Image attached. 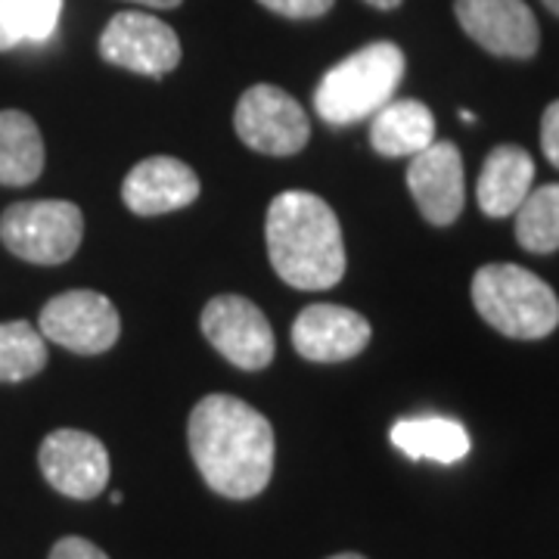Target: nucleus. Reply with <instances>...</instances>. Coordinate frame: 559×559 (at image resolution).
Wrapping results in <instances>:
<instances>
[{"label":"nucleus","mask_w":559,"mask_h":559,"mask_svg":"<svg viewBox=\"0 0 559 559\" xmlns=\"http://www.w3.org/2000/svg\"><path fill=\"white\" fill-rule=\"evenodd\" d=\"M190 454L212 491L249 500L274 476V426L234 395H205L187 426Z\"/></svg>","instance_id":"nucleus-1"},{"label":"nucleus","mask_w":559,"mask_h":559,"mask_svg":"<svg viewBox=\"0 0 559 559\" xmlns=\"http://www.w3.org/2000/svg\"><path fill=\"white\" fill-rule=\"evenodd\" d=\"M267 255L293 289H330L345 277V242L336 212L318 193L286 190L271 202Z\"/></svg>","instance_id":"nucleus-2"},{"label":"nucleus","mask_w":559,"mask_h":559,"mask_svg":"<svg viewBox=\"0 0 559 559\" xmlns=\"http://www.w3.org/2000/svg\"><path fill=\"white\" fill-rule=\"evenodd\" d=\"M404 69L407 62L399 44L392 40L367 44L320 79L314 91V109L326 124H340V128L373 119L395 97Z\"/></svg>","instance_id":"nucleus-3"},{"label":"nucleus","mask_w":559,"mask_h":559,"mask_svg":"<svg viewBox=\"0 0 559 559\" xmlns=\"http://www.w3.org/2000/svg\"><path fill=\"white\" fill-rule=\"evenodd\" d=\"M479 318L510 340H544L559 326L554 286L520 264H485L473 277Z\"/></svg>","instance_id":"nucleus-4"},{"label":"nucleus","mask_w":559,"mask_h":559,"mask_svg":"<svg viewBox=\"0 0 559 559\" xmlns=\"http://www.w3.org/2000/svg\"><path fill=\"white\" fill-rule=\"evenodd\" d=\"M84 215L75 202H16L0 215V242L22 261L62 264L79 252Z\"/></svg>","instance_id":"nucleus-5"},{"label":"nucleus","mask_w":559,"mask_h":559,"mask_svg":"<svg viewBox=\"0 0 559 559\" xmlns=\"http://www.w3.org/2000/svg\"><path fill=\"white\" fill-rule=\"evenodd\" d=\"M234 128L249 150L264 156H296L311 140L308 112L293 94L274 84H255L242 94Z\"/></svg>","instance_id":"nucleus-6"},{"label":"nucleus","mask_w":559,"mask_h":559,"mask_svg":"<svg viewBox=\"0 0 559 559\" xmlns=\"http://www.w3.org/2000/svg\"><path fill=\"white\" fill-rule=\"evenodd\" d=\"M38 330L44 340L75 355H103L119 342L121 318L103 293L72 289L44 305Z\"/></svg>","instance_id":"nucleus-7"},{"label":"nucleus","mask_w":559,"mask_h":559,"mask_svg":"<svg viewBox=\"0 0 559 559\" xmlns=\"http://www.w3.org/2000/svg\"><path fill=\"white\" fill-rule=\"evenodd\" d=\"M202 333L221 358L240 370H264L274 360V330L255 301L215 296L202 311Z\"/></svg>","instance_id":"nucleus-8"},{"label":"nucleus","mask_w":559,"mask_h":559,"mask_svg":"<svg viewBox=\"0 0 559 559\" xmlns=\"http://www.w3.org/2000/svg\"><path fill=\"white\" fill-rule=\"evenodd\" d=\"M100 57L146 79H162L180 62V38L150 13H116L100 35Z\"/></svg>","instance_id":"nucleus-9"},{"label":"nucleus","mask_w":559,"mask_h":559,"mask_svg":"<svg viewBox=\"0 0 559 559\" xmlns=\"http://www.w3.org/2000/svg\"><path fill=\"white\" fill-rule=\"evenodd\" d=\"M38 463L44 479L60 495L91 500L106 491L109 481V451L97 436L81 429H57L40 441Z\"/></svg>","instance_id":"nucleus-10"},{"label":"nucleus","mask_w":559,"mask_h":559,"mask_svg":"<svg viewBox=\"0 0 559 559\" xmlns=\"http://www.w3.org/2000/svg\"><path fill=\"white\" fill-rule=\"evenodd\" d=\"M460 28L481 50L507 60H532L540 47V28L525 0H457Z\"/></svg>","instance_id":"nucleus-11"},{"label":"nucleus","mask_w":559,"mask_h":559,"mask_svg":"<svg viewBox=\"0 0 559 559\" xmlns=\"http://www.w3.org/2000/svg\"><path fill=\"white\" fill-rule=\"evenodd\" d=\"M407 187L417 202L419 215L448 227L460 218L466 202V183H463V156L451 140H432L423 153L411 156L407 165Z\"/></svg>","instance_id":"nucleus-12"},{"label":"nucleus","mask_w":559,"mask_h":559,"mask_svg":"<svg viewBox=\"0 0 559 559\" xmlns=\"http://www.w3.org/2000/svg\"><path fill=\"white\" fill-rule=\"evenodd\" d=\"M370 342V320L342 305H308L293 323V345L305 360L340 364L360 355Z\"/></svg>","instance_id":"nucleus-13"},{"label":"nucleus","mask_w":559,"mask_h":559,"mask_svg":"<svg viewBox=\"0 0 559 559\" xmlns=\"http://www.w3.org/2000/svg\"><path fill=\"white\" fill-rule=\"evenodd\" d=\"M200 197V178L187 162L150 156L138 162L121 183V200L134 215H168Z\"/></svg>","instance_id":"nucleus-14"},{"label":"nucleus","mask_w":559,"mask_h":559,"mask_svg":"<svg viewBox=\"0 0 559 559\" xmlns=\"http://www.w3.org/2000/svg\"><path fill=\"white\" fill-rule=\"evenodd\" d=\"M532 187H535V159L516 143H500L485 156L476 183V200L488 218H507L516 215Z\"/></svg>","instance_id":"nucleus-15"},{"label":"nucleus","mask_w":559,"mask_h":559,"mask_svg":"<svg viewBox=\"0 0 559 559\" xmlns=\"http://www.w3.org/2000/svg\"><path fill=\"white\" fill-rule=\"evenodd\" d=\"M436 140V119L419 100H389L370 124V143L385 159H411Z\"/></svg>","instance_id":"nucleus-16"},{"label":"nucleus","mask_w":559,"mask_h":559,"mask_svg":"<svg viewBox=\"0 0 559 559\" xmlns=\"http://www.w3.org/2000/svg\"><path fill=\"white\" fill-rule=\"evenodd\" d=\"M44 171V138L32 116L0 109V187H28Z\"/></svg>","instance_id":"nucleus-17"},{"label":"nucleus","mask_w":559,"mask_h":559,"mask_svg":"<svg viewBox=\"0 0 559 559\" xmlns=\"http://www.w3.org/2000/svg\"><path fill=\"white\" fill-rule=\"evenodd\" d=\"M392 444L411 460L457 463L469 454V432L451 417L399 419L392 426Z\"/></svg>","instance_id":"nucleus-18"},{"label":"nucleus","mask_w":559,"mask_h":559,"mask_svg":"<svg viewBox=\"0 0 559 559\" xmlns=\"http://www.w3.org/2000/svg\"><path fill=\"white\" fill-rule=\"evenodd\" d=\"M516 240L525 252L550 255L559 249V183L535 187L516 209Z\"/></svg>","instance_id":"nucleus-19"},{"label":"nucleus","mask_w":559,"mask_h":559,"mask_svg":"<svg viewBox=\"0 0 559 559\" xmlns=\"http://www.w3.org/2000/svg\"><path fill=\"white\" fill-rule=\"evenodd\" d=\"M47 364V340L28 320L0 323V382L38 377Z\"/></svg>","instance_id":"nucleus-20"},{"label":"nucleus","mask_w":559,"mask_h":559,"mask_svg":"<svg viewBox=\"0 0 559 559\" xmlns=\"http://www.w3.org/2000/svg\"><path fill=\"white\" fill-rule=\"evenodd\" d=\"M62 13V0H16V25L20 38L44 44L57 32Z\"/></svg>","instance_id":"nucleus-21"},{"label":"nucleus","mask_w":559,"mask_h":559,"mask_svg":"<svg viewBox=\"0 0 559 559\" xmlns=\"http://www.w3.org/2000/svg\"><path fill=\"white\" fill-rule=\"evenodd\" d=\"M259 3L286 20H318L336 0H259Z\"/></svg>","instance_id":"nucleus-22"},{"label":"nucleus","mask_w":559,"mask_h":559,"mask_svg":"<svg viewBox=\"0 0 559 559\" xmlns=\"http://www.w3.org/2000/svg\"><path fill=\"white\" fill-rule=\"evenodd\" d=\"M540 150L547 162L559 168V100H554L544 109V119H540Z\"/></svg>","instance_id":"nucleus-23"},{"label":"nucleus","mask_w":559,"mask_h":559,"mask_svg":"<svg viewBox=\"0 0 559 559\" xmlns=\"http://www.w3.org/2000/svg\"><path fill=\"white\" fill-rule=\"evenodd\" d=\"M50 559H109L103 554L97 544H91V540L84 538H62L53 544V550H50Z\"/></svg>","instance_id":"nucleus-24"},{"label":"nucleus","mask_w":559,"mask_h":559,"mask_svg":"<svg viewBox=\"0 0 559 559\" xmlns=\"http://www.w3.org/2000/svg\"><path fill=\"white\" fill-rule=\"evenodd\" d=\"M22 44L16 25V0H0V50H13Z\"/></svg>","instance_id":"nucleus-25"},{"label":"nucleus","mask_w":559,"mask_h":559,"mask_svg":"<svg viewBox=\"0 0 559 559\" xmlns=\"http://www.w3.org/2000/svg\"><path fill=\"white\" fill-rule=\"evenodd\" d=\"M131 3H140V7H156V10H171V7H180V0H131Z\"/></svg>","instance_id":"nucleus-26"},{"label":"nucleus","mask_w":559,"mask_h":559,"mask_svg":"<svg viewBox=\"0 0 559 559\" xmlns=\"http://www.w3.org/2000/svg\"><path fill=\"white\" fill-rule=\"evenodd\" d=\"M370 7H377V10H395L401 0H367Z\"/></svg>","instance_id":"nucleus-27"},{"label":"nucleus","mask_w":559,"mask_h":559,"mask_svg":"<svg viewBox=\"0 0 559 559\" xmlns=\"http://www.w3.org/2000/svg\"><path fill=\"white\" fill-rule=\"evenodd\" d=\"M544 7H547L554 16H559V0H544Z\"/></svg>","instance_id":"nucleus-28"},{"label":"nucleus","mask_w":559,"mask_h":559,"mask_svg":"<svg viewBox=\"0 0 559 559\" xmlns=\"http://www.w3.org/2000/svg\"><path fill=\"white\" fill-rule=\"evenodd\" d=\"M460 119L466 121V124H473V121H476V116H473L469 109H460Z\"/></svg>","instance_id":"nucleus-29"},{"label":"nucleus","mask_w":559,"mask_h":559,"mask_svg":"<svg viewBox=\"0 0 559 559\" xmlns=\"http://www.w3.org/2000/svg\"><path fill=\"white\" fill-rule=\"evenodd\" d=\"M330 559H367V557H360V554H340V557H330Z\"/></svg>","instance_id":"nucleus-30"}]
</instances>
